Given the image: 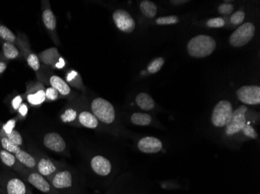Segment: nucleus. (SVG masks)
I'll use <instances>...</instances> for the list:
<instances>
[{
  "label": "nucleus",
  "instance_id": "obj_1",
  "mask_svg": "<svg viewBox=\"0 0 260 194\" xmlns=\"http://www.w3.org/2000/svg\"><path fill=\"white\" fill-rule=\"evenodd\" d=\"M217 44L209 35L200 34L191 39L187 44L189 55L193 58H206L215 52Z\"/></svg>",
  "mask_w": 260,
  "mask_h": 194
},
{
  "label": "nucleus",
  "instance_id": "obj_2",
  "mask_svg": "<svg viewBox=\"0 0 260 194\" xmlns=\"http://www.w3.org/2000/svg\"><path fill=\"white\" fill-rule=\"evenodd\" d=\"M91 110L93 115L97 117L98 121L103 123H113L116 119V111L109 101L103 98H96L91 103Z\"/></svg>",
  "mask_w": 260,
  "mask_h": 194
},
{
  "label": "nucleus",
  "instance_id": "obj_3",
  "mask_svg": "<svg viewBox=\"0 0 260 194\" xmlns=\"http://www.w3.org/2000/svg\"><path fill=\"white\" fill-rule=\"evenodd\" d=\"M256 28L252 23H245L237 28L229 38V43L234 48H241L247 44L254 37Z\"/></svg>",
  "mask_w": 260,
  "mask_h": 194
},
{
  "label": "nucleus",
  "instance_id": "obj_4",
  "mask_svg": "<svg viewBox=\"0 0 260 194\" xmlns=\"http://www.w3.org/2000/svg\"><path fill=\"white\" fill-rule=\"evenodd\" d=\"M233 111L232 105L229 101L221 100L218 102L213 110L211 117L213 125L217 128L226 126L231 119Z\"/></svg>",
  "mask_w": 260,
  "mask_h": 194
},
{
  "label": "nucleus",
  "instance_id": "obj_5",
  "mask_svg": "<svg viewBox=\"0 0 260 194\" xmlns=\"http://www.w3.org/2000/svg\"><path fill=\"white\" fill-rule=\"evenodd\" d=\"M247 110L248 109L246 106H242L233 111L231 119L226 125V134L227 135H234L238 132L242 131L244 127L247 123L246 117Z\"/></svg>",
  "mask_w": 260,
  "mask_h": 194
},
{
  "label": "nucleus",
  "instance_id": "obj_6",
  "mask_svg": "<svg viewBox=\"0 0 260 194\" xmlns=\"http://www.w3.org/2000/svg\"><path fill=\"white\" fill-rule=\"evenodd\" d=\"M50 183L59 194H68L74 185V179L70 171H58L51 178Z\"/></svg>",
  "mask_w": 260,
  "mask_h": 194
},
{
  "label": "nucleus",
  "instance_id": "obj_7",
  "mask_svg": "<svg viewBox=\"0 0 260 194\" xmlns=\"http://www.w3.org/2000/svg\"><path fill=\"white\" fill-rule=\"evenodd\" d=\"M26 180L33 186L38 191L44 194H59L51 185L47 179L39 174V172H31L28 175H24Z\"/></svg>",
  "mask_w": 260,
  "mask_h": 194
},
{
  "label": "nucleus",
  "instance_id": "obj_8",
  "mask_svg": "<svg viewBox=\"0 0 260 194\" xmlns=\"http://www.w3.org/2000/svg\"><path fill=\"white\" fill-rule=\"evenodd\" d=\"M113 20L119 30L125 33H132L136 28L135 20L124 9H119L114 12Z\"/></svg>",
  "mask_w": 260,
  "mask_h": 194
},
{
  "label": "nucleus",
  "instance_id": "obj_9",
  "mask_svg": "<svg viewBox=\"0 0 260 194\" xmlns=\"http://www.w3.org/2000/svg\"><path fill=\"white\" fill-rule=\"evenodd\" d=\"M237 97L243 103L257 105L260 103V87L259 86H244L237 90Z\"/></svg>",
  "mask_w": 260,
  "mask_h": 194
},
{
  "label": "nucleus",
  "instance_id": "obj_10",
  "mask_svg": "<svg viewBox=\"0 0 260 194\" xmlns=\"http://www.w3.org/2000/svg\"><path fill=\"white\" fill-rule=\"evenodd\" d=\"M1 190L3 194H33L25 182L17 177H12L6 180Z\"/></svg>",
  "mask_w": 260,
  "mask_h": 194
},
{
  "label": "nucleus",
  "instance_id": "obj_11",
  "mask_svg": "<svg viewBox=\"0 0 260 194\" xmlns=\"http://www.w3.org/2000/svg\"><path fill=\"white\" fill-rule=\"evenodd\" d=\"M44 146L55 152H64L66 148V141L60 134L56 132H49L44 135L43 139Z\"/></svg>",
  "mask_w": 260,
  "mask_h": 194
},
{
  "label": "nucleus",
  "instance_id": "obj_12",
  "mask_svg": "<svg viewBox=\"0 0 260 194\" xmlns=\"http://www.w3.org/2000/svg\"><path fill=\"white\" fill-rule=\"evenodd\" d=\"M138 149L140 152L147 154L158 153L162 149V142L154 137H145L138 142Z\"/></svg>",
  "mask_w": 260,
  "mask_h": 194
},
{
  "label": "nucleus",
  "instance_id": "obj_13",
  "mask_svg": "<svg viewBox=\"0 0 260 194\" xmlns=\"http://www.w3.org/2000/svg\"><path fill=\"white\" fill-rule=\"evenodd\" d=\"M90 165L93 172L99 176H106L112 172V164L109 160L104 156H94L91 160Z\"/></svg>",
  "mask_w": 260,
  "mask_h": 194
},
{
  "label": "nucleus",
  "instance_id": "obj_14",
  "mask_svg": "<svg viewBox=\"0 0 260 194\" xmlns=\"http://www.w3.org/2000/svg\"><path fill=\"white\" fill-rule=\"evenodd\" d=\"M37 169L39 174L49 180L58 172V168L55 163L44 157L41 158L40 160L38 162Z\"/></svg>",
  "mask_w": 260,
  "mask_h": 194
},
{
  "label": "nucleus",
  "instance_id": "obj_15",
  "mask_svg": "<svg viewBox=\"0 0 260 194\" xmlns=\"http://www.w3.org/2000/svg\"><path fill=\"white\" fill-rule=\"evenodd\" d=\"M39 58L45 65H55L61 57L56 48H50L41 52Z\"/></svg>",
  "mask_w": 260,
  "mask_h": 194
},
{
  "label": "nucleus",
  "instance_id": "obj_16",
  "mask_svg": "<svg viewBox=\"0 0 260 194\" xmlns=\"http://www.w3.org/2000/svg\"><path fill=\"white\" fill-rule=\"evenodd\" d=\"M14 156L17 161L24 166L29 168H35L37 166V161L35 160V158L22 149H20Z\"/></svg>",
  "mask_w": 260,
  "mask_h": 194
},
{
  "label": "nucleus",
  "instance_id": "obj_17",
  "mask_svg": "<svg viewBox=\"0 0 260 194\" xmlns=\"http://www.w3.org/2000/svg\"><path fill=\"white\" fill-rule=\"evenodd\" d=\"M79 122L87 129H96L98 126V120L90 112H81L79 114Z\"/></svg>",
  "mask_w": 260,
  "mask_h": 194
},
{
  "label": "nucleus",
  "instance_id": "obj_18",
  "mask_svg": "<svg viewBox=\"0 0 260 194\" xmlns=\"http://www.w3.org/2000/svg\"><path fill=\"white\" fill-rule=\"evenodd\" d=\"M136 103L139 108L144 110H152L155 106V102L152 97L145 93H140L136 96Z\"/></svg>",
  "mask_w": 260,
  "mask_h": 194
},
{
  "label": "nucleus",
  "instance_id": "obj_19",
  "mask_svg": "<svg viewBox=\"0 0 260 194\" xmlns=\"http://www.w3.org/2000/svg\"><path fill=\"white\" fill-rule=\"evenodd\" d=\"M50 83H51V86L59 93H60L62 95L66 96L70 94V86L59 76H57V75L51 76L50 78Z\"/></svg>",
  "mask_w": 260,
  "mask_h": 194
},
{
  "label": "nucleus",
  "instance_id": "obj_20",
  "mask_svg": "<svg viewBox=\"0 0 260 194\" xmlns=\"http://www.w3.org/2000/svg\"><path fill=\"white\" fill-rule=\"evenodd\" d=\"M141 13L147 18H154L157 15L158 9L154 2L149 0H143L140 3Z\"/></svg>",
  "mask_w": 260,
  "mask_h": 194
},
{
  "label": "nucleus",
  "instance_id": "obj_21",
  "mask_svg": "<svg viewBox=\"0 0 260 194\" xmlns=\"http://www.w3.org/2000/svg\"><path fill=\"white\" fill-rule=\"evenodd\" d=\"M131 122L137 126H147L152 121V117L143 113H135L131 116Z\"/></svg>",
  "mask_w": 260,
  "mask_h": 194
},
{
  "label": "nucleus",
  "instance_id": "obj_22",
  "mask_svg": "<svg viewBox=\"0 0 260 194\" xmlns=\"http://www.w3.org/2000/svg\"><path fill=\"white\" fill-rule=\"evenodd\" d=\"M43 20L44 26L50 31H53L56 28V18L51 9H47L43 12Z\"/></svg>",
  "mask_w": 260,
  "mask_h": 194
},
{
  "label": "nucleus",
  "instance_id": "obj_23",
  "mask_svg": "<svg viewBox=\"0 0 260 194\" xmlns=\"http://www.w3.org/2000/svg\"><path fill=\"white\" fill-rule=\"evenodd\" d=\"M0 160L4 165L9 168H13L17 164V160L14 155L4 149L0 150Z\"/></svg>",
  "mask_w": 260,
  "mask_h": 194
},
{
  "label": "nucleus",
  "instance_id": "obj_24",
  "mask_svg": "<svg viewBox=\"0 0 260 194\" xmlns=\"http://www.w3.org/2000/svg\"><path fill=\"white\" fill-rule=\"evenodd\" d=\"M4 55L8 59H14L19 55V51L13 43L5 42L2 45Z\"/></svg>",
  "mask_w": 260,
  "mask_h": 194
},
{
  "label": "nucleus",
  "instance_id": "obj_25",
  "mask_svg": "<svg viewBox=\"0 0 260 194\" xmlns=\"http://www.w3.org/2000/svg\"><path fill=\"white\" fill-rule=\"evenodd\" d=\"M0 142H1V145H2V149L4 150L7 151V152H10L13 155L16 154L17 152H19L21 149L20 146L14 145L6 136H2L1 137V139H0Z\"/></svg>",
  "mask_w": 260,
  "mask_h": 194
},
{
  "label": "nucleus",
  "instance_id": "obj_26",
  "mask_svg": "<svg viewBox=\"0 0 260 194\" xmlns=\"http://www.w3.org/2000/svg\"><path fill=\"white\" fill-rule=\"evenodd\" d=\"M45 98V92L43 90H39L35 94H29L28 96V102L33 105H39L43 103Z\"/></svg>",
  "mask_w": 260,
  "mask_h": 194
},
{
  "label": "nucleus",
  "instance_id": "obj_27",
  "mask_svg": "<svg viewBox=\"0 0 260 194\" xmlns=\"http://www.w3.org/2000/svg\"><path fill=\"white\" fill-rule=\"evenodd\" d=\"M164 63H165V60H164L163 58H156L154 60L150 62L148 67H147V71L151 74L157 73L162 68Z\"/></svg>",
  "mask_w": 260,
  "mask_h": 194
},
{
  "label": "nucleus",
  "instance_id": "obj_28",
  "mask_svg": "<svg viewBox=\"0 0 260 194\" xmlns=\"http://www.w3.org/2000/svg\"><path fill=\"white\" fill-rule=\"evenodd\" d=\"M0 37L6 40V42L13 43L16 40L14 33L6 27L0 26Z\"/></svg>",
  "mask_w": 260,
  "mask_h": 194
},
{
  "label": "nucleus",
  "instance_id": "obj_29",
  "mask_svg": "<svg viewBox=\"0 0 260 194\" xmlns=\"http://www.w3.org/2000/svg\"><path fill=\"white\" fill-rule=\"evenodd\" d=\"M6 137L9 138L14 145L20 146L23 145V137L21 134L19 133V131L16 130H13L11 132H9L8 134H6Z\"/></svg>",
  "mask_w": 260,
  "mask_h": 194
},
{
  "label": "nucleus",
  "instance_id": "obj_30",
  "mask_svg": "<svg viewBox=\"0 0 260 194\" xmlns=\"http://www.w3.org/2000/svg\"><path fill=\"white\" fill-rule=\"evenodd\" d=\"M179 22L178 17L176 16H169V17H161L156 20V23L158 25H171Z\"/></svg>",
  "mask_w": 260,
  "mask_h": 194
},
{
  "label": "nucleus",
  "instance_id": "obj_31",
  "mask_svg": "<svg viewBox=\"0 0 260 194\" xmlns=\"http://www.w3.org/2000/svg\"><path fill=\"white\" fill-rule=\"evenodd\" d=\"M77 112L74 109H68L64 112V114L61 116V120L62 122L64 123H69V122H73L75 121L77 118Z\"/></svg>",
  "mask_w": 260,
  "mask_h": 194
},
{
  "label": "nucleus",
  "instance_id": "obj_32",
  "mask_svg": "<svg viewBox=\"0 0 260 194\" xmlns=\"http://www.w3.org/2000/svg\"><path fill=\"white\" fill-rule=\"evenodd\" d=\"M28 64L32 69L35 71H39L40 68V63L39 59L35 54H31L28 57Z\"/></svg>",
  "mask_w": 260,
  "mask_h": 194
},
{
  "label": "nucleus",
  "instance_id": "obj_33",
  "mask_svg": "<svg viewBox=\"0 0 260 194\" xmlns=\"http://www.w3.org/2000/svg\"><path fill=\"white\" fill-rule=\"evenodd\" d=\"M245 17H246V14L242 10H238L231 15L230 20H231V24H234V25H238V24H242L243 22Z\"/></svg>",
  "mask_w": 260,
  "mask_h": 194
},
{
  "label": "nucleus",
  "instance_id": "obj_34",
  "mask_svg": "<svg viewBox=\"0 0 260 194\" xmlns=\"http://www.w3.org/2000/svg\"><path fill=\"white\" fill-rule=\"evenodd\" d=\"M225 21L221 17H216L208 20L207 23V26L211 28H220L224 26Z\"/></svg>",
  "mask_w": 260,
  "mask_h": 194
},
{
  "label": "nucleus",
  "instance_id": "obj_35",
  "mask_svg": "<svg viewBox=\"0 0 260 194\" xmlns=\"http://www.w3.org/2000/svg\"><path fill=\"white\" fill-rule=\"evenodd\" d=\"M242 131L243 132L245 135L247 136L248 137H250V138H253V139H257V137H258L257 131L253 129V127H252L249 124L246 123Z\"/></svg>",
  "mask_w": 260,
  "mask_h": 194
},
{
  "label": "nucleus",
  "instance_id": "obj_36",
  "mask_svg": "<svg viewBox=\"0 0 260 194\" xmlns=\"http://www.w3.org/2000/svg\"><path fill=\"white\" fill-rule=\"evenodd\" d=\"M234 9V6H233L231 3H227V2H223V3L220 4L219 7H218V11L221 14L228 15L231 14Z\"/></svg>",
  "mask_w": 260,
  "mask_h": 194
},
{
  "label": "nucleus",
  "instance_id": "obj_37",
  "mask_svg": "<svg viewBox=\"0 0 260 194\" xmlns=\"http://www.w3.org/2000/svg\"><path fill=\"white\" fill-rule=\"evenodd\" d=\"M58 96H59V92L57 91L53 87H50V88L46 90L45 97L47 99H50V100H55L58 98Z\"/></svg>",
  "mask_w": 260,
  "mask_h": 194
},
{
  "label": "nucleus",
  "instance_id": "obj_38",
  "mask_svg": "<svg viewBox=\"0 0 260 194\" xmlns=\"http://www.w3.org/2000/svg\"><path fill=\"white\" fill-rule=\"evenodd\" d=\"M67 81L69 83H71L73 86H75V83H77V79H80L79 74L77 73V71H73L67 75Z\"/></svg>",
  "mask_w": 260,
  "mask_h": 194
},
{
  "label": "nucleus",
  "instance_id": "obj_39",
  "mask_svg": "<svg viewBox=\"0 0 260 194\" xmlns=\"http://www.w3.org/2000/svg\"><path fill=\"white\" fill-rule=\"evenodd\" d=\"M15 125V121L10 120L6 125H4L3 129L5 130V133L8 134L9 132H11L13 130V127Z\"/></svg>",
  "mask_w": 260,
  "mask_h": 194
},
{
  "label": "nucleus",
  "instance_id": "obj_40",
  "mask_svg": "<svg viewBox=\"0 0 260 194\" xmlns=\"http://www.w3.org/2000/svg\"><path fill=\"white\" fill-rule=\"evenodd\" d=\"M21 102H22V98H21L20 96H17V97H15L14 99H13V102H12L13 108H19L20 104H21Z\"/></svg>",
  "mask_w": 260,
  "mask_h": 194
},
{
  "label": "nucleus",
  "instance_id": "obj_41",
  "mask_svg": "<svg viewBox=\"0 0 260 194\" xmlns=\"http://www.w3.org/2000/svg\"><path fill=\"white\" fill-rule=\"evenodd\" d=\"M65 66V61L62 58L59 59V62L55 64V67L58 68H62Z\"/></svg>",
  "mask_w": 260,
  "mask_h": 194
},
{
  "label": "nucleus",
  "instance_id": "obj_42",
  "mask_svg": "<svg viewBox=\"0 0 260 194\" xmlns=\"http://www.w3.org/2000/svg\"><path fill=\"white\" fill-rule=\"evenodd\" d=\"M20 110V114L24 116L28 113V107L25 104H22L21 106H20V110Z\"/></svg>",
  "mask_w": 260,
  "mask_h": 194
},
{
  "label": "nucleus",
  "instance_id": "obj_43",
  "mask_svg": "<svg viewBox=\"0 0 260 194\" xmlns=\"http://www.w3.org/2000/svg\"><path fill=\"white\" fill-rule=\"evenodd\" d=\"M171 2L174 5H181V4L189 2V1H186V0H173V1H171Z\"/></svg>",
  "mask_w": 260,
  "mask_h": 194
},
{
  "label": "nucleus",
  "instance_id": "obj_44",
  "mask_svg": "<svg viewBox=\"0 0 260 194\" xmlns=\"http://www.w3.org/2000/svg\"><path fill=\"white\" fill-rule=\"evenodd\" d=\"M6 69V64L4 63H0V74H2Z\"/></svg>",
  "mask_w": 260,
  "mask_h": 194
},
{
  "label": "nucleus",
  "instance_id": "obj_45",
  "mask_svg": "<svg viewBox=\"0 0 260 194\" xmlns=\"http://www.w3.org/2000/svg\"><path fill=\"white\" fill-rule=\"evenodd\" d=\"M0 193H2V190H1V189H0Z\"/></svg>",
  "mask_w": 260,
  "mask_h": 194
}]
</instances>
